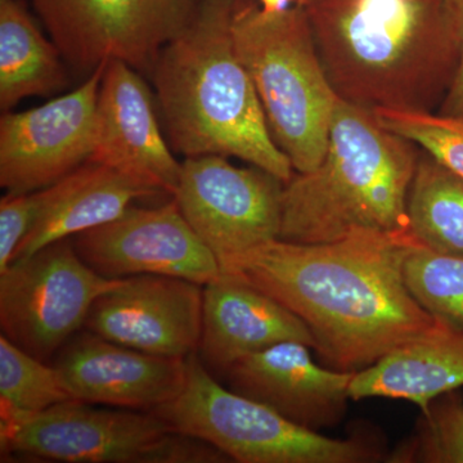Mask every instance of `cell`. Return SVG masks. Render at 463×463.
Listing matches in <instances>:
<instances>
[{
	"instance_id": "cell-11",
	"label": "cell",
	"mask_w": 463,
	"mask_h": 463,
	"mask_svg": "<svg viewBox=\"0 0 463 463\" xmlns=\"http://www.w3.org/2000/svg\"><path fill=\"white\" fill-rule=\"evenodd\" d=\"M106 65L97 67L80 87L65 96L2 116L0 185L7 194L50 187L90 161Z\"/></svg>"
},
{
	"instance_id": "cell-6",
	"label": "cell",
	"mask_w": 463,
	"mask_h": 463,
	"mask_svg": "<svg viewBox=\"0 0 463 463\" xmlns=\"http://www.w3.org/2000/svg\"><path fill=\"white\" fill-rule=\"evenodd\" d=\"M152 413L240 463H365L385 457L376 439H334L224 388L194 353L178 397Z\"/></svg>"
},
{
	"instance_id": "cell-19",
	"label": "cell",
	"mask_w": 463,
	"mask_h": 463,
	"mask_svg": "<svg viewBox=\"0 0 463 463\" xmlns=\"http://www.w3.org/2000/svg\"><path fill=\"white\" fill-rule=\"evenodd\" d=\"M463 388V331L437 330L355 373L350 399H401L425 411L432 399Z\"/></svg>"
},
{
	"instance_id": "cell-28",
	"label": "cell",
	"mask_w": 463,
	"mask_h": 463,
	"mask_svg": "<svg viewBox=\"0 0 463 463\" xmlns=\"http://www.w3.org/2000/svg\"><path fill=\"white\" fill-rule=\"evenodd\" d=\"M289 2H291V0H259L260 7L263 8L265 12L282 11V9L288 8Z\"/></svg>"
},
{
	"instance_id": "cell-10",
	"label": "cell",
	"mask_w": 463,
	"mask_h": 463,
	"mask_svg": "<svg viewBox=\"0 0 463 463\" xmlns=\"http://www.w3.org/2000/svg\"><path fill=\"white\" fill-rule=\"evenodd\" d=\"M283 183L260 167L234 166L221 155L185 157L173 199L223 265L279 239Z\"/></svg>"
},
{
	"instance_id": "cell-7",
	"label": "cell",
	"mask_w": 463,
	"mask_h": 463,
	"mask_svg": "<svg viewBox=\"0 0 463 463\" xmlns=\"http://www.w3.org/2000/svg\"><path fill=\"white\" fill-rule=\"evenodd\" d=\"M121 281L91 269L72 239L14 259L0 272L2 335L48 362L84 327L94 301Z\"/></svg>"
},
{
	"instance_id": "cell-20",
	"label": "cell",
	"mask_w": 463,
	"mask_h": 463,
	"mask_svg": "<svg viewBox=\"0 0 463 463\" xmlns=\"http://www.w3.org/2000/svg\"><path fill=\"white\" fill-rule=\"evenodd\" d=\"M63 57L48 41L24 0H0V109L51 96L66 85Z\"/></svg>"
},
{
	"instance_id": "cell-27",
	"label": "cell",
	"mask_w": 463,
	"mask_h": 463,
	"mask_svg": "<svg viewBox=\"0 0 463 463\" xmlns=\"http://www.w3.org/2000/svg\"><path fill=\"white\" fill-rule=\"evenodd\" d=\"M453 17L458 33L459 58L458 66L452 85L446 99L439 109V114L463 118V0H450Z\"/></svg>"
},
{
	"instance_id": "cell-21",
	"label": "cell",
	"mask_w": 463,
	"mask_h": 463,
	"mask_svg": "<svg viewBox=\"0 0 463 463\" xmlns=\"http://www.w3.org/2000/svg\"><path fill=\"white\" fill-rule=\"evenodd\" d=\"M408 219L416 243L463 258V176L423 149L408 197Z\"/></svg>"
},
{
	"instance_id": "cell-22",
	"label": "cell",
	"mask_w": 463,
	"mask_h": 463,
	"mask_svg": "<svg viewBox=\"0 0 463 463\" xmlns=\"http://www.w3.org/2000/svg\"><path fill=\"white\" fill-rule=\"evenodd\" d=\"M405 285L440 325L463 331V258L412 243L403 261Z\"/></svg>"
},
{
	"instance_id": "cell-13",
	"label": "cell",
	"mask_w": 463,
	"mask_h": 463,
	"mask_svg": "<svg viewBox=\"0 0 463 463\" xmlns=\"http://www.w3.org/2000/svg\"><path fill=\"white\" fill-rule=\"evenodd\" d=\"M203 286L178 277L142 274L100 295L84 327L152 355L187 358L203 330Z\"/></svg>"
},
{
	"instance_id": "cell-4",
	"label": "cell",
	"mask_w": 463,
	"mask_h": 463,
	"mask_svg": "<svg viewBox=\"0 0 463 463\" xmlns=\"http://www.w3.org/2000/svg\"><path fill=\"white\" fill-rule=\"evenodd\" d=\"M420 154L373 111L340 99L321 164L283 184L279 240L325 243L365 232L412 237L408 197Z\"/></svg>"
},
{
	"instance_id": "cell-29",
	"label": "cell",
	"mask_w": 463,
	"mask_h": 463,
	"mask_svg": "<svg viewBox=\"0 0 463 463\" xmlns=\"http://www.w3.org/2000/svg\"><path fill=\"white\" fill-rule=\"evenodd\" d=\"M304 2H306V0H295V3H297L298 5H303Z\"/></svg>"
},
{
	"instance_id": "cell-12",
	"label": "cell",
	"mask_w": 463,
	"mask_h": 463,
	"mask_svg": "<svg viewBox=\"0 0 463 463\" xmlns=\"http://www.w3.org/2000/svg\"><path fill=\"white\" fill-rule=\"evenodd\" d=\"M79 257L109 279L142 274L206 285L221 274L215 255L182 215L175 200L130 206L114 221L72 237Z\"/></svg>"
},
{
	"instance_id": "cell-16",
	"label": "cell",
	"mask_w": 463,
	"mask_h": 463,
	"mask_svg": "<svg viewBox=\"0 0 463 463\" xmlns=\"http://www.w3.org/2000/svg\"><path fill=\"white\" fill-rule=\"evenodd\" d=\"M78 401L152 412L178 397L187 358L152 355L90 331L75 335L56 364Z\"/></svg>"
},
{
	"instance_id": "cell-25",
	"label": "cell",
	"mask_w": 463,
	"mask_h": 463,
	"mask_svg": "<svg viewBox=\"0 0 463 463\" xmlns=\"http://www.w3.org/2000/svg\"><path fill=\"white\" fill-rule=\"evenodd\" d=\"M373 112L388 129L410 139L463 176V118L403 109H380Z\"/></svg>"
},
{
	"instance_id": "cell-8",
	"label": "cell",
	"mask_w": 463,
	"mask_h": 463,
	"mask_svg": "<svg viewBox=\"0 0 463 463\" xmlns=\"http://www.w3.org/2000/svg\"><path fill=\"white\" fill-rule=\"evenodd\" d=\"M52 42L78 71L121 61L151 74L158 54L191 23L201 0H32Z\"/></svg>"
},
{
	"instance_id": "cell-3",
	"label": "cell",
	"mask_w": 463,
	"mask_h": 463,
	"mask_svg": "<svg viewBox=\"0 0 463 463\" xmlns=\"http://www.w3.org/2000/svg\"><path fill=\"white\" fill-rule=\"evenodd\" d=\"M236 0H201L151 71L170 147L184 157L221 155L288 182L295 170L268 127L258 91L234 48Z\"/></svg>"
},
{
	"instance_id": "cell-24",
	"label": "cell",
	"mask_w": 463,
	"mask_h": 463,
	"mask_svg": "<svg viewBox=\"0 0 463 463\" xmlns=\"http://www.w3.org/2000/svg\"><path fill=\"white\" fill-rule=\"evenodd\" d=\"M395 463H463V395L458 390L432 399L416 430L386 459Z\"/></svg>"
},
{
	"instance_id": "cell-9",
	"label": "cell",
	"mask_w": 463,
	"mask_h": 463,
	"mask_svg": "<svg viewBox=\"0 0 463 463\" xmlns=\"http://www.w3.org/2000/svg\"><path fill=\"white\" fill-rule=\"evenodd\" d=\"M2 457L65 463H163L173 430L152 412L69 401L42 412L0 410Z\"/></svg>"
},
{
	"instance_id": "cell-1",
	"label": "cell",
	"mask_w": 463,
	"mask_h": 463,
	"mask_svg": "<svg viewBox=\"0 0 463 463\" xmlns=\"http://www.w3.org/2000/svg\"><path fill=\"white\" fill-rule=\"evenodd\" d=\"M416 241L355 233L325 243L274 240L222 265L295 313L323 364L359 373L440 327L405 285Z\"/></svg>"
},
{
	"instance_id": "cell-18",
	"label": "cell",
	"mask_w": 463,
	"mask_h": 463,
	"mask_svg": "<svg viewBox=\"0 0 463 463\" xmlns=\"http://www.w3.org/2000/svg\"><path fill=\"white\" fill-rule=\"evenodd\" d=\"M48 190L44 210L18 246L14 259L29 257L56 241L72 239L81 232L109 223L134 201L161 194L133 176L90 161Z\"/></svg>"
},
{
	"instance_id": "cell-5",
	"label": "cell",
	"mask_w": 463,
	"mask_h": 463,
	"mask_svg": "<svg viewBox=\"0 0 463 463\" xmlns=\"http://www.w3.org/2000/svg\"><path fill=\"white\" fill-rule=\"evenodd\" d=\"M232 36L274 141L295 172H312L327 151L340 99L326 74L306 9L297 5L265 12L252 0H236Z\"/></svg>"
},
{
	"instance_id": "cell-17",
	"label": "cell",
	"mask_w": 463,
	"mask_h": 463,
	"mask_svg": "<svg viewBox=\"0 0 463 463\" xmlns=\"http://www.w3.org/2000/svg\"><path fill=\"white\" fill-rule=\"evenodd\" d=\"M298 341L315 349L306 323L276 298L233 273L221 270L203 285L199 356L207 368L223 373L245 356Z\"/></svg>"
},
{
	"instance_id": "cell-2",
	"label": "cell",
	"mask_w": 463,
	"mask_h": 463,
	"mask_svg": "<svg viewBox=\"0 0 463 463\" xmlns=\"http://www.w3.org/2000/svg\"><path fill=\"white\" fill-rule=\"evenodd\" d=\"M301 7L339 99L371 111H439L459 58L450 0H306Z\"/></svg>"
},
{
	"instance_id": "cell-26",
	"label": "cell",
	"mask_w": 463,
	"mask_h": 463,
	"mask_svg": "<svg viewBox=\"0 0 463 463\" xmlns=\"http://www.w3.org/2000/svg\"><path fill=\"white\" fill-rule=\"evenodd\" d=\"M50 190L7 194L0 200V272L14 259L18 246L38 221Z\"/></svg>"
},
{
	"instance_id": "cell-23",
	"label": "cell",
	"mask_w": 463,
	"mask_h": 463,
	"mask_svg": "<svg viewBox=\"0 0 463 463\" xmlns=\"http://www.w3.org/2000/svg\"><path fill=\"white\" fill-rule=\"evenodd\" d=\"M75 401L56 365H47L0 336V410L42 412Z\"/></svg>"
},
{
	"instance_id": "cell-14",
	"label": "cell",
	"mask_w": 463,
	"mask_h": 463,
	"mask_svg": "<svg viewBox=\"0 0 463 463\" xmlns=\"http://www.w3.org/2000/svg\"><path fill=\"white\" fill-rule=\"evenodd\" d=\"M155 102L141 72L121 61H109L100 80L90 161L173 196L182 163L161 133Z\"/></svg>"
},
{
	"instance_id": "cell-15",
	"label": "cell",
	"mask_w": 463,
	"mask_h": 463,
	"mask_svg": "<svg viewBox=\"0 0 463 463\" xmlns=\"http://www.w3.org/2000/svg\"><path fill=\"white\" fill-rule=\"evenodd\" d=\"M309 349L283 341L245 356L224 371L228 388L310 430L331 428L346 412L355 373L317 364Z\"/></svg>"
}]
</instances>
